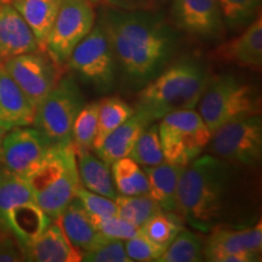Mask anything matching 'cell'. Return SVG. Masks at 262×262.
<instances>
[{
  "instance_id": "6da1fadb",
  "label": "cell",
  "mask_w": 262,
  "mask_h": 262,
  "mask_svg": "<svg viewBox=\"0 0 262 262\" xmlns=\"http://www.w3.org/2000/svg\"><path fill=\"white\" fill-rule=\"evenodd\" d=\"M123 80L143 88L170 63L178 35L160 10H124L104 6L98 15Z\"/></svg>"
},
{
  "instance_id": "7a4b0ae2",
  "label": "cell",
  "mask_w": 262,
  "mask_h": 262,
  "mask_svg": "<svg viewBox=\"0 0 262 262\" xmlns=\"http://www.w3.org/2000/svg\"><path fill=\"white\" fill-rule=\"evenodd\" d=\"M234 166L212 155L199 156L182 170L178 189V210L183 221L209 232L224 220Z\"/></svg>"
},
{
  "instance_id": "3957f363",
  "label": "cell",
  "mask_w": 262,
  "mask_h": 262,
  "mask_svg": "<svg viewBox=\"0 0 262 262\" xmlns=\"http://www.w3.org/2000/svg\"><path fill=\"white\" fill-rule=\"evenodd\" d=\"M210 78L208 67L198 58H179L141 89L135 113L150 124L169 113L194 110Z\"/></svg>"
},
{
  "instance_id": "277c9868",
  "label": "cell",
  "mask_w": 262,
  "mask_h": 262,
  "mask_svg": "<svg viewBox=\"0 0 262 262\" xmlns=\"http://www.w3.org/2000/svg\"><path fill=\"white\" fill-rule=\"evenodd\" d=\"M25 179L37 204L52 221L57 220L80 185L73 142L52 145L38 168Z\"/></svg>"
},
{
  "instance_id": "5b68a950",
  "label": "cell",
  "mask_w": 262,
  "mask_h": 262,
  "mask_svg": "<svg viewBox=\"0 0 262 262\" xmlns=\"http://www.w3.org/2000/svg\"><path fill=\"white\" fill-rule=\"evenodd\" d=\"M51 222L35 202L26 179L0 164V231L22 247L37 238Z\"/></svg>"
},
{
  "instance_id": "8992f818",
  "label": "cell",
  "mask_w": 262,
  "mask_h": 262,
  "mask_svg": "<svg viewBox=\"0 0 262 262\" xmlns=\"http://www.w3.org/2000/svg\"><path fill=\"white\" fill-rule=\"evenodd\" d=\"M199 114L212 134L226 123L260 114L257 89L234 75L210 78L198 104Z\"/></svg>"
},
{
  "instance_id": "52a82bcc",
  "label": "cell",
  "mask_w": 262,
  "mask_h": 262,
  "mask_svg": "<svg viewBox=\"0 0 262 262\" xmlns=\"http://www.w3.org/2000/svg\"><path fill=\"white\" fill-rule=\"evenodd\" d=\"M159 122L160 143L166 162L186 166L208 148L211 133L195 110L169 113Z\"/></svg>"
},
{
  "instance_id": "ba28073f",
  "label": "cell",
  "mask_w": 262,
  "mask_h": 262,
  "mask_svg": "<svg viewBox=\"0 0 262 262\" xmlns=\"http://www.w3.org/2000/svg\"><path fill=\"white\" fill-rule=\"evenodd\" d=\"M84 104V95L73 78H61L51 93L35 108L33 125L52 145L72 142L75 118Z\"/></svg>"
},
{
  "instance_id": "9c48e42d",
  "label": "cell",
  "mask_w": 262,
  "mask_h": 262,
  "mask_svg": "<svg viewBox=\"0 0 262 262\" xmlns=\"http://www.w3.org/2000/svg\"><path fill=\"white\" fill-rule=\"evenodd\" d=\"M66 64L81 81L100 93L113 89L118 73L116 58L106 33L98 22H95L89 34L74 48Z\"/></svg>"
},
{
  "instance_id": "30bf717a",
  "label": "cell",
  "mask_w": 262,
  "mask_h": 262,
  "mask_svg": "<svg viewBox=\"0 0 262 262\" xmlns=\"http://www.w3.org/2000/svg\"><path fill=\"white\" fill-rule=\"evenodd\" d=\"M209 148L233 166H255L262 158L261 114L226 123L211 134Z\"/></svg>"
},
{
  "instance_id": "8fae6325",
  "label": "cell",
  "mask_w": 262,
  "mask_h": 262,
  "mask_svg": "<svg viewBox=\"0 0 262 262\" xmlns=\"http://www.w3.org/2000/svg\"><path fill=\"white\" fill-rule=\"evenodd\" d=\"M95 21L96 15L89 0H62L44 51L60 67L66 64L74 48L93 29Z\"/></svg>"
},
{
  "instance_id": "7c38bea8",
  "label": "cell",
  "mask_w": 262,
  "mask_h": 262,
  "mask_svg": "<svg viewBox=\"0 0 262 262\" xmlns=\"http://www.w3.org/2000/svg\"><path fill=\"white\" fill-rule=\"evenodd\" d=\"M2 67L21 88L35 108L61 79L60 66L42 50L9 58L3 62Z\"/></svg>"
},
{
  "instance_id": "4fadbf2b",
  "label": "cell",
  "mask_w": 262,
  "mask_h": 262,
  "mask_svg": "<svg viewBox=\"0 0 262 262\" xmlns=\"http://www.w3.org/2000/svg\"><path fill=\"white\" fill-rule=\"evenodd\" d=\"M206 239L204 260L210 262H256L261 260V221L254 227L229 229L215 227Z\"/></svg>"
},
{
  "instance_id": "5bb4252c",
  "label": "cell",
  "mask_w": 262,
  "mask_h": 262,
  "mask_svg": "<svg viewBox=\"0 0 262 262\" xmlns=\"http://www.w3.org/2000/svg\"><path fill=\"white\" fill-rule=\"evenodd\" d=\"M52 143L37 127L19 126L3 137L0 164L10 171L26 178L39 166Z\"/></svg>"
},
{
  "instance_id": "9a60e30c",
  "label": "cell",
  "mask_w": 262,
  "mask_h": 262,
  "mask_svg": "<svg viewBox=\"0 0 262 262\" xmlns=\"http://www.w3.org/2000/svg\"><path fill=\"white\" fill-rule=\"evenodd\" d=\"M175 27L202 40H215L225 32V22L216 0H172Z\"/></svg>"
},
{
  "instance_id": "2e32d148",
  "label": "cell",
  "mask_w": 262,
  "mask_h": 262,
  "mask_svg": "<svg viewBox=\"0 0 262 262\" xmlns=\"http://www.w3.org/2000/svg\"><path fill=\"white\" fill-rule=\"evenodd\" d=\"M22 261L29 262H79L81 253L66 237L60 224L51 222L37 238L18 247Z\"/></svg>"
},
{
  "instance_id": "e0dca14e",
  "label": "cell",
  "mask_w": 262,
  "mask_h": 262,
  "mask_svg": "<svg viewBox=\"0 0 262 262\" xmlns=\"http://www.w3.org/2000/svg\"><path fill=\"white\" fill-rule=\"evenodd\" d=\"M41 50L32 29L8 2L0 4V63L9 58Z\"/></svg>"
},
{
  "instance_id": "ac0fdd59",
  "label": "cell",
  "mask_w": 262,
  "mask_h": 262,
  "mask_svg": "<svg viewBox=\"0 0 262 262\" xmlns=\"http://www.w3.org/2000/svg\"><path fill=\"white\" fill-rule=\"evenodd\" d=\"M215 56L226 62L260 71L262 67V18L258 14L237 38L216 49Z\"/></svg>"
},
{
  "instance_id": "d6986e66",
  "label": "cell",
  "mask_w": 262,
  "mask_h": 262,
  "mask_svg": "<svg viewBox=\"0 0 262 262\" xmlns=\"http://www.w3.org/2000/svg\"><path fill=\"white\" fill-rule=\"evenodd\" d=\"M35 107L4 68L0 66V129L33 125Z\"/></svg>"
},
{
  "instance_id": "ffe728a7",
  "label": "cell",
  "mask_w": 262,
  "mask_h": 262,
  "mask_svg": "<svg viewBox=\"0 0 262 262\" xmlns=\"http://www.w3.org/2000/svg\"><path fill=\"white\" fill-rule=\"evenodd\" d=\"M63 229L66 237L81 254L102 242L104 237L95 228L90 215L85 211L77 196L66 206L56 220Z\"/></svg>"
},
{
  "instance_id": "44dd1931",
  "label": "cell",
  "mask_w": 262,
  "mask_h": 262,
  "mask_svg": "<svg viewBox=\"0 0 262 262\" xmlns=\"http://www.w3.org/2000/svg\"><path fill=\"white\" fill-rule=\"evenodd\" d=\"M148 179V194L163 211L178 210L179 181L185 166L164 160L155 166H142Z\"/></svg>"
},
{
  "instance_id": "7402d4cb",
  "label": "cell",
  "mask_w": 262,
  "mask_h": 262,
  "mask_svg": "<svg viewBox=\"0 0 262 262\" xmlns=\"http://www.w3.org/2000/svg\"><path fill=\"white\" fill-rule=\"evenodd\" d=\"M148 125L149 123L145 118L135 113L129 119L125 120L122 125H119L112 133L108 134L102 142L97 147H95L94 150L104 163L111 165L116 160L129 156L137 137Z\"/></svg>"
},
{
  "instance_id": "603a6c76",
  "label": "cell",
  "mask_w": 262,
  "mask_h": 262,
  "mask_svg": "<svg viewBox=\"0 0 262 262\" xmlns=\"http://www.w3.org/2000/svg\"><path fill=\"white\" fill-rule=\"evenodd\" d=\"M26 24L32 29L39 47L44 51V45L56 15L60 10L62 0H8Z\"/></svg>"
},
{
  "instance_id": "cb8c5ba5",
  "label": "cell",
  "mask_w": 262,
  "mask_h": 262,
  "mask_svg": "<svg viewBox=\"0 0 262 262\" xmlns=\"http://www.w3.org/2000/svg\"><path fill=\"white\" fill-rule=\"evenodd\" d=\"M75 153L81 186L114 201L118 192L113 182L111 165L104 163L97 155H93L90 150H75Z\"/></svg>"
},
{
  "instance_id": "d4e9b609",
  "label": "cell",
  "mask_w": 262,
  "mask_h": 262,
  "mask_svg": "<svg viewBox=\"0 0 262 262\" xmlns=\"http://www.w3.org/2000/svg\"><path fill=\"white\" fill-rule=\"evenodd\" d=\"M111 172L118 194L141 195L148 193V179L145 170L129 157L111 164Z\"/></svg>"
},
{
  "instance_id": "484cf974",
  "label": "cell",
  "mask_w": 262,
  "mask_h": 262,
  "mask_svg": "<svg viewBox=\"0 0 262 262\" xmlns=\"http://www.w3.org/2000/svg\"><path fill=\"white\" fill-rule=\"evenodd\" d=\"M182 221L183 219L179 214L160 210L143 222L137 231L153 243L168 248L173 238L183 229Z\"/></svg>"
},
{
  "instance_id": "4316f807",
  "label": "cell",
  "mask_w": 262,
  "mask_h": 262,
  "mask_svg": "<svg viewBox=\"0 0 262 262\" xmlns=\"http://www.w3.org/2000/svg\"><path fill=\"white\" fill-rule=\"evenodd\" d=\"M134 114H135V110L122 98L114 96L103 98L98 107L97 134L94 142V148L102 142L108 134L122 125Z\"/></svg>"
},
{
  "instance_id": "83f0119b",
  "label": "cell",
  "mask_w": 262,
  "mask_h": 262,
  "mask_svg": "<svg viewBox=\"0 0 262 262\" xmlns=\"http://www.w3.org/2000/svg\"><path fill=\"white\" fill-rule=\"evenodd\" d=\"M205 242L195 232L183 228L157 262H198L204 260Z\"/></svg>"
},
{
  "instance_id": "f1b7e54d",
  "label": "cell",
  "mask_w": 262,
  "mask_h": 262,
  "mask_svg": "<svg viewBox=\"0 0 262 262\" xmlns=\"http://www.w3.org/2000/svg\"><path fill=\"white\" fill-rule=\"evenodd\" d=\"M117 205V216L127 224L139 228L150 216L159 212L162 209L148 193L141 195L118 194L114 199Z\"/></svg>"
},
{
  "instance_id": "f546056e",
  "label": "cell",
  "mask_w": 262,
  "mask_h": 262,
  "mask_svg": "<svg viewBox=\"0 0 262 262\" xmlns=\"http://www.w3.org/2000/svg\"><path fill=\"white\" fill-rule=\"evenodd\" d=\"M127 157L141 166H155L165 160L160 143L158 124L152 123L143 129Z\"/></svg>"
},
{
  "instance_id": "4dcf8cb0",
  "label": "cell",
  "mask_w": 262,
  "mask_h": 262,
  "mask_svg": "<svg viewBox=\"0 0 262 262\" xmlns=\"http://www.w3.org/2000/svg\"><path fill=\"white\" fill-rule=\"evenodd\" d=\"M98 107L100 102L84 104L75 118L73 133H72V142L75 150L94 149V142L97 134Z\"/></svg>"
},
{
  "instance_id": "1f68e13d",
  "label": "cell",
  "mask_w": 262,
  "mask_h": 262,
  "mask_svg": "<svg viewBox=\"0 0 262 262\" xmlns=\"http://www.w3.org/2000/svg\"><path fill=\"white\" fill-rule=\"evenodd\" d=\"M225 26L238 31L253 22L258 15L261 0H216Z\"/></svg>"
},
{
  "instance_id": "d6a6232c",
  "label": "cell",
  "mask_w": 262,
  "mask_h": 262,
  "mask_svg": "<svg viewBox=\"0 0 262 262\" xmlns=\"http://www.w3.org/2000/svg\"><path fill=\"white\" fill-rule=\"evenodd\" d=\"M125 241L104 238L96 247L81 254L85 262H131L125 251Z\"/></svg>"
},
{
  "instance_id": "836d02e7",
  "label": "cell",
  "mask_w": 262,
  "mask_h": 262,
  "mask_svg": "<svg viewBox=\"0 0 262 262\" xmlns=\"http://www.w3.org/2000/svg\"><path fill=\"white\" fill-rule=\"evenodd\" d=\"M74 196L79 199L90 217H107V216L117 215V205L113 199L91 192L83 187L81 183L75 189Z\"/></svg>"
},
{
  "instance_id": "e575fe53",
  "label": "cell",
  "mask_w": 262,
  "mask_h": 262,
  "mask_svg": "<svg viewBox=\"0 0 262 262\" xmlns=\"http://www.w3.org/2000/svg\"><path fill=\"white\" fill-rule=\"evenodd\" d=\"M124 244H125V251L130 261L157 262L166 250V248L153 243L145 235L140 234L139 231L134 237L126 239Z\"/></svg>"
},
{
  "instance_id": "d590c367",
  "label": "cell",
  "mask_w": 262,
  "mask_h": 262,
  "mask_svg": "<svg viewBox=\"0 0 262 262\" xmlns=\"http://www.w3.org/2000/svg\"><path fill=\"white\" fill-rule=\"evenodd\" d=\"M95 228L104 238L126 241L137 234V228L133 225L127 224L123 219L117 215L107 216V217H91Z\"/></svg>"
},
{
  "instance_id": "8d00e7d4",
  "label": "cell",
  "mask_w": 262,
  "mask_h": 262,
  "mask_svg": "<svg viewBox=\"0 0 262 262\" xmlns=\"http://www.w3.org/2000/svg\"><path fill=\"white\" fill-rule=\"evenodd\" d=\"M169 0H103L107 6L124 10H160Z\"/></svg>"
},
{
  "instance_id": "74e56055",
  "label": "cell",
  "mask_w": 262,
  "mask_h": 262,
  "mask_svg": "<svg viewBox=\"0 0 262 262\" xmlns=\"http://www.w3.org/2000/svg\"><path fill=\"white\" fill-rule=\"evenodd\" d=\"M22 261L21 251L11 235L0 234V262H17Z\"/></svg>"
},
{
  "instance_id": "f35d334b",
  "label": "cell",
  "mask_w": 262,
  "mask_h": 262,
  "mask_svg": "<svg viewBox=\"0 0 262 262\" xmlns=\"http://www.w3.org/2000/svg\"><path fill=\"white\" fill-rule=\"evenodd\" d=\"M3 133H4V131H3L2 129H0V148H2V140H3Z\"/></svg>"
},
{
  "instance_id": "ab89813d",
  "label": "cell",
  "mask_w": 262,
  "mask_h": 262,
  "mask_svg": "<svg viewBox=\"0 0 262 262\" xmlns=\"http://www.w3.org/2000/svg\"><path fill=\"white\" fill-rule=\"evenodd\" d=\"M90 3H93V4H98V3L101 2V0H89Z\"/></svg>"
},
{
  "instance_id": "60d3db41",
  "label": "cell",
  "mask_w": 262,
  "mask_h": 262,
  "mask_svg": "<svg viewBox=\"0 0 262 262\" xmlns=\"http://www.w3.org/2000/svg\"><path fill=\"white\" fill-rule=\"evenodd\" d=\"M3 2H8V0H0V4H2Z\"/></svg>"
}]
</instances>
